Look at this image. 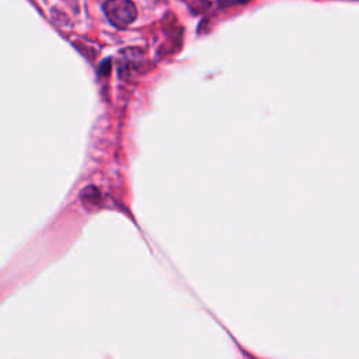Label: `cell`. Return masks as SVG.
Segmentation results:
<instances>
[{
  "instance_id": "obj_1",
  "label": "cell",
  "mask_w": 359,
  "mask_h": 359,
  "mask_svg": "<svg viewBox=\"0 0 359 359\" xmlns=\"http://www.w3.org/2000/svg\"><path fill=\"white\" fill-rule=\"evenodd\" d=\"M104 13L120 28L129 25L136 19V8L131 0H107L104 3Z\"/></svg>"
},
{
  "instance_id": "obj_2",
  "label": "cell",
  "mask_w": 359,
  "mask_h": 359,
  "mask_svg": "<svg viewBox=\"0 0 359 359\" xmlns=\"http://www.w3.org/2000/svg\"><path fill=\"white\" fill-rule=\"evenodd\" d=\"M247 0H209V3L212 5H221V6H230V5H237V3H244Z\"/></svg>"
}]
</instances>
